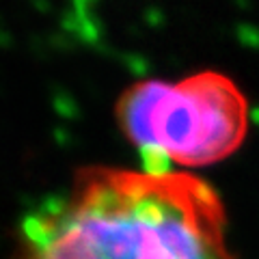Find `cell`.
Instances as JSON below:
<instances>
[{"mask_svg":"<svg viewBox=\"0 0 259 259\" xmlns=\"http://www.w3.org/2000/svg\"><path fill=\"white\" fill-rule=\"evenodd\" d=\"M15 259H238L227 209L190 171L91 166L22 221Z\"/></svg>","mask_w":259,"mask_h":259,"instance_id":"1","label":"cell"},{"mask_svg":"<svg viewBox=\"0 0 259 259\" xmlns=\"http://www.w3.org/2000/svg\"><path fill=\"white\" fill-rule=\"evenodd\" d=\"M117 121L145 171H188L233 156L250 108L242 89L218 71L180 80H143L117 102Z\"/></svg>","mask_w":259,"mask_h":259,"instance_id":"2","label":"cell"}]
</instances>
